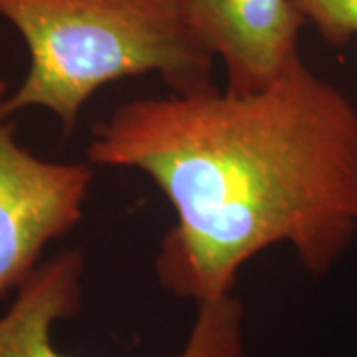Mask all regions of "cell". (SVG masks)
Here are the masks:
<instances>
[{"instance_id": "cell-2", "label": "cell", "mask_w": 357, "mask_h": 357, "mask_svg": "<svg viewBox=\"0 0 357 357\" xmlns=\"http://www.w3.org/2000/svg\"><path fill=\"white\" fill-rule=\"evenodd\" d=\"M0 16L28 48L4 117L48 109L72 133L89 98L121 77L157 74L171 91L211 86L215 56L195 36L177 0H0Z\"/></svg>"}, {"instance_id": "cell-4", "label": "cell", "mask_w": 357, "mask_h": 357, "mask_svg": "<svg viewBox=\"0 0 357 357\" xmlns=\"http://www.w3.org/2000/svg\"><path fill=\"white\" fill-rule=\"evenodd\" d=\"M84 272L79 248L40 262L0 316V357H72L56 347L54 328L79 312ZM178 357H244L243 302L232 292L201 302Z\"/></svg>"}, {"instance_id": "cell-5", "label": "cell", "mask_w": 357, "mask_h": 357, "mask_svg": "<svg viewBox=\"0 0 357 357\" xmlns=\"http://www.w3.org/2000/svg\"><path fill=\"white\" fill-rule=\"evenodd\" d=\"M185 22L222 62L232 91L266 88L300 56L306 24L292 0H177Z\"/></svg>"}, {"instance_id": "cell-1", "label": "cell", "mask_w": 357, "mask_h": 357, "mask_svg": "<svg viewBox=\"0 0 357 357\" xmlns=\"http://www.w3.org/2000/svg\"><path fill=\"white\" fill-rule=\"evenodd\" d=\"M86 157L165 195L175 222L155 274L197 304L232 292L276 244L326 276L357 236V107L302 54L255 91L211 84L121 103L91 128Z\"/></svg>"}, {"instance_id": "cell-3", "label": "cell", "mask_w": 357, "mask_h": 357, "mask_svg": "<svg viewBox=\"0 0 357 357\" xmlns=\"http://www.w3.org/2000/svg\"><path fill=\"white\" fill-rule=\"evenodd\" d=\"M8 84L0 77V103ZM93 183L89 161H48L22 147L0 114V300L40 266L46 246L76 229Z\"/></svg>"}, {"instance_id": "cell-6", "label": "cell", "mask_w": 357, "mask_h": 357, "mask_svg": "<svg viewBox=\"0 0 357 357\" xmlns=\"http://www.w3.org/2000/svg\"><path fill=\"white\" fill-rule=\"evenodd\" d=\"M298 13L332 46L357 36V0H292Z\"/></svg>"}]
</instances>
